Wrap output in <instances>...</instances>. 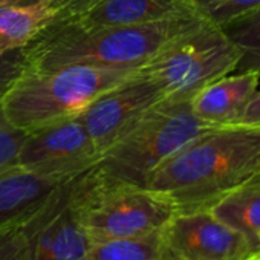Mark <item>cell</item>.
I'll use <instances>...</instances> for the list:
<instances>
[{
  "label": "cell",
  "mask_w": 260,
  "mask_h": 260,
  "mask_svg": "<svg viewBox=\"0 0 260 260\" xmlns=\"http://www.w3.org/2000/svg\"><path fill=\"white\" fill-rule=\"evenodd\" d=\"M260 175V124L211 128L161 164L146 181L178 213L210 210Z\"/></svg>",
  "instance_id": "1"
},
{
  "label": "cell",
  "mask_w": 260,
  "mask_h": 260,
  "mask_svg": "<svg viewBox=\"0 0 260 260\" xmlns=\"http://www.w3.org/2000/svg\"><path fill=\"white\" fill-rule=\"evenodd\" d=\"M205 23L198 14L130 26L51 23L25 46L26 72L40 74L74 64L138 68Z\"/></svg>",
  "instance_id": "2"
},
{
  "label": "cell",
  "mask_w": 260,
  "mask_h": 260,
  "mask_svg": "<svg viewBox=\"0 0 260 260\" xmlns=\"http://www.w3.org/2000/svg\"><path fill=\"white\" fill-rule=\"evenodd\" d=\"M137 68L74 64L49 72H26L2 101L16 127H37L80 116L100 95L132 77Z\"/></svg>",
  "instance_id": "3"
},
{
  "label": "cell",
  "mask_w": 260,
  "mask_h": 260,
  "mask_svg": "<svg viewBox=\"0 0 260 260\" xmlns=\"http://www.w3.org/2000/svg\"><path fill=\"white\" fill-rule=\"evenodd\" d=\"M216 127L194 115L190 100L162 101L106 149L95 169L107 181L144 187L161 164Z\"/></svg>",
  "instance_id": "4"
},
{
  "label": "cell",
  "mask_w": 260,
  "mask_h": 260,
  "mask_svg": "<svg viewBox=\"0 0 260 260\" xmlns=\"http://www.w3.org/2000/svg\"><path fill=\"white\" fill-rule=\"evenodd\" d=\"M75 201L93 243L158 233L178 214L164 196L147 187L107 181L95 166L78 176Z\"/></svg>",
  "instance_id": "5"
},
{
  "label": "cell",
  "mask_w": 260,
  "mask_h": 260,
  "mask_svg": "<svg viewBox=\"0 0 260 260\" xmlns=\"http://www.w3.org/2000/svg\"><path fill=\"white\" fill-rule=\"evenodd\" d=\"M239 60L223 31L205 23L138 66L135 75L152 81L166 101H188L211 81L234 72Z\"/></svg>",
  "instance_id": "6"
},
{
  "label": "cell",
  "mask_w": 260,
  "mask_h": 260,
  "mask_svg": "<svg viewBox=\"0 0 260 260\" xmlns=\"http://www.w3.org/2000/svg\"><path fill=\"white\" fill-rule=\"evenodd\" d=\"M100 150L80 116L26 132L17 166L46 176H77L96 166Z\"/></svg>",
  "instance_id": "7"
},
{
  "label": "cell",
  "mask_w": 260,
  "mask_h": 260,
  "mask_svg": "<svg viewBox=\"0 0 260 260\" xmlns=\"http://www.w3.org/2000/svg\"><path fill=\"white\" fill-rule=\"evenodd\" d=\"M162 260H248L249 240L208 210L178 213L161 231Z\"/></svg>",
  "instance_id": "8"
},
{
  "label": "cell",
  "mask_w": 260,
  "mask_h": 260,
  "mask_svg": "<svg viewBox=\"0 0 260 260\" xmlns=\"http://www.w3.org/2000/svg\"><path fill=\"white\" fill-rule=\"evenodd\" d=\"M162 101H166L162 92L134 72L132 77L100 95L80 118L95 147L103 153Z\"/></svg>",
  "instance_id": "9"
},
{
  "label": "cell",
  "mask_w": 260,
  "mask_h": 260,
  "mask_svg": "<svg viewBox=\"0 0 260 260\" xmlns=\"http://www.w3.org/2000/svg\"><path fill=\"white\" fill-rule=\"evenodd\" d=\"M78 176L69 179L43 208L26 260H84L92 249L93 240L80 219L75 201Z\"/></svg>",
  "instance_id": "10"
},
{
  "label": "cell",
  "mask_w": 260,
  "mask_h": 260,
  "mask_svg": "<svg viewBox=\"0 0 260 260\" xmlns=\"http://www.w3.org/2000/svg\"><path fill=\"white\" fill-rule=\"evenodd\" d=\"M72 178L39 175L19 166L0 173V228L32 217Z\"/></svg>",
  "instance_id": "11"
},
{
  "label": "cell",
  "mask_w": 260,
  "mask_h": 260,
  "mask_svg": "<svg viewBox=\"0 0 260 260\" xmlns=\"http://www.w3.org/2000/svg\"><path fill=\"white\" fill-rule=\"evenodd\" d=\"M187 14H196L193 0H101L89 11L57 23H72L83 28L130 26Z\"/></svg>",
  "instance_id": "12"
},
{
  "label": "cell",
  "mask_w": 260,
  "mask_h": 260,
  "mask_svg": "<svg viewBox=\"0 0 260 260\" xmlns=\"http://www.w3.org/2000/svg\"><path fill=\"white\" fill-rule=\"evenodd\" d=\"M258 80L260 74L254 71L223 75L194 93L190 100L191 109L205 122L214 125L236 124L257 90Z\"/></svg>",
  "instance_id": "13"
},
{
  "label": "cell",
  "mask_w": 260,
  "mask_h": 260,
  "mask_svg": "<svg viewBox=\"0 0 260 260\" xmlns=\"http://www.w3.org/2000/svg\"><path fill=\"white\" fill-rule=\"evenodd\" d=\"M54 17L46 0L26 7L0 8V54L28 46L54 22Z\"/></svg>",
  "instance_id": "14"
},
{
  "label": "cell",
  "mask_w": 260,
  "mask_h": 260,
  "mask_svg": "<svg viewBox=\"0 0 260 260\" xmlns=\"http://www.w3.org/2000/svg\"><path fill=\"white\" fill-rule=\"evenodd\" d=\"M213 216L242 233L249 243L260 236V178L233 190L210 210Z\"/></svg>",
  "instance_id": "15"
},
{
  "label": "cell",
  "mask_w": 260,
  "mask_h": 260,
  "mask_svg": "<svg viewBox=\"0 0 260 260\" xmlns=\"http://www.w3.org/2000/svg\"><path fill=\"white\" fill-rule=\"evenodd\" d=\"M240 55L234 72L260 74V8L222 28Z\"/></svg>",
  "instance_id": "16"
},
{
  "label": "cell",
  "mask_w": 260,
  "mask_h": 260,
  "mask_svg": "<svg viewBox=\"0 0 260 260\" xmlns=\"http://www.w3.org/2000/svg\"><path fill=\"white\" fill-rule=\"evenodd\" d=\"M161 231L144 237L93 243L84 260H162Z\"/></svg>",
  "instance_id": "17"
},
{
  "label": "cell",
  "mask_w": 260,
  "mask_h": 260,
  "mask_svg": "<svg viewBox=\"0 0 260 260\" xmlns=\"http://www.w3.org/2000/svg\"><path fill=\"white\" fill-rule=\"evenodd\" d=\"M194 11L207 23L223 28L260 8V0H193Z\"/></svg>",
  "instance_id": "18"
},
{
  "label": "cell",
  "mask_w": 260,
  "mask_h": 260,
  "mask_svg": "<svg viewBox=\"0 0 260 260\" xmlns=\"http://www.w3.org/2000/svg\"><path fill=\"white\" fill-rule=\"evenodd\" d=\"M43 208L20 223L0 228V260H26L28 245Z\"/></svg>",
  "instance_id": "19"
},
{
  "label": "cell",
  "mask_w": 260,
  "mask_h": 260,
  "mask_svg": "<svg viewBox=\"0 0 260 260\" xmlns=\"http://www.w3.org/2000/svg\"><path fill=\"white\" fill-rule=\"evenodd\" d=\"M25 138L26 132L8 121L0 104V173L17 167L19 153Z\"/></svg>",
  "instance_id": "20"
},
{
  "label": "cell",
  "mask_w": 260,
  "mask_h": 260,
  "mask_svg": "<svg viewBox=\"0 0 260 260\" xmlns=\"http://www.w3.org/2000/svg\"><path fill=\"white\" fill-rule=\"evenodd\" d=\"M26 71L28 64L25 48L0 54V104L17 81L22 80Z\"/></svg>",
  "instance_id": "21"
},
{
  "label": "cell",
  "mask_w": 260,
  "mask_h": 260,
  "mask_svg": "<svg viewBox=\"0 0 260 260\" xmlns=\"http://www.w3.org/2000/svg\"><path fill=\"white\" fill-rule=\"evenodd\" d=\"M101 0H46V4L54 11L55 17L52 23L71 20L90 8H93Z\"/></svg>",
  "instance_id": "22"
},
{
  "label": "cell",
  "mask_w": 260,
  "mask_h": 260,
  "mask_svg": "<svg viewBox=\"0 0 260 260\" xmlns=\"http://www.w3.org/2000/svg\"><path fill=\"white\" fill-rule=\"evenodd\" d=\"M242 124H260V89L254 92L249 103L246 104L242 116L239 118Z\"/></svg>",
  "instance_id": "23"
},
{
  "label": "cell",
  "mask_w": 260,
  "mask_h": 260,
  "mask_svg": "<svg viewBox=\"0 0 260 260\" xmlns=\"http://www.w3.org/2000/svg\"><path fill=\"white\" fill-rule=\"evenodd\" d=\"M43 2V0H0V8L5 7H26Z\"/></svg>",
  "instance_id": "24"
},
{
  "label": "cell",
  "mask_w": 260,
  "mask_h": 260,
  "mask_svg": "<svg viewBox=\"0 0 260 260\" xmlns=\"http://www.w3.org/2000/svg\"><path fill=\"white\" fill-rule=\"evenodd\" d=\"M258 254H260V236L255 237V239L251 242V254H249L248 260L252 258V257H255V255H258Z\"/></svg>",
  "instance_id": "25"
},
{
  "label": "cell",
  "mask_w": 260,
  "mask_h": 260,
  "mask_svg": "<svg viewBox=\"0 0 260 260\" xmlns=\"http://www.w3.org/2000/svg\"><path fill=\"white\" fill-rule=\"evenodd\" d=\"M249 260H260V254H258V255H255V257H252V258H249Z\"/></svg>",
  "instance_id": "26"
},
{
  "label": "cell",
  "mask_w": 260,
  "mask_h": 260,
  "mask_svg": "<svg viewBox=\"0 0 260 260\" xmlns=\"http://www.w3.org/2000/svg\"><path fill=\"white\" fill-rule=\"evenodd\" d=\"M257 176H258V178H260V175H257Z\"/></svg>",
  "instance_id": "27"
}]
</instances>
